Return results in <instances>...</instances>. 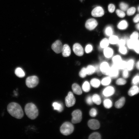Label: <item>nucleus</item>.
<instances>
[{"label": "nucleus", "mask_w": 139, "mask_h": 139, "mask_svg": "<svg viewBox=\"0 0 139 139\" xmlns=\"http://www.w3.org/2000/svg\"><path fill=\"white\" fill-rule=\"evenodd\" d=\"M15 73L17 76L19 77H23L25 75L24 72L20 67H18L15 69Z\"/></svg>", "instance_id": "393cba45"}, {"label": "nucleus", "mask_w": 139, "mask_h": 139, "mask_svg": "<svg viewBox=\"0 0 139 139\" xmlns=\"http://www.w3.org/2000/svg\"><path fill=\"white\" fill-rule=\"evenodd\" d=\"M63 47L62 44L59 40L55 41L51 46L52 49L57 54H59L62 52Z\"/></svg>", "instance_id": "6e6552de"}, {"label": "nucleus", "mask_w": 139, "mask_h": 139, "mask_svg": "<svg viewBox=\"0 0 139 139\" xmlns=\"http://www.w3.org/2000/svg\"><path fill=\"white\" fill-rule=\"evenodd\" d=\"M126 62H127L125 61L122 60L116 66L119 69L124 70L126 68Z\"/></svg>", "instance_id": "f704fd0d"}, {"label": "nucleus", "mask_w": 139, "mask_h": 139, "mask_svg": "<svg viewBox=\"0 0 139 139\" xmlns=\"http://www.w3.org/2000/svg\"><path fill=\"white\" fill-rule=\"evenodd\" d=\"M133 22L135 23H137L139 22V14H137L133 19Z\"/></svg>", "instance_id": "864d4df0"}, {"label": "nucleus", "mask_w": 139, "mask_h": 139, "mask_svg": "<svg viewBox=\"0 0 139 139\" xmlns=\"http://www.w3.org/2000/svg\"><path fill=\"white\" fill-rule=\"evenodd\" d=\"M113 50L111 48L107 47L104 49L103 54L107 58L111 57L113 54Z\"/></svg>", "instance_id": "6ab92c4d"}, {"label": "nucleus", "mask_w": 139, "mask_h": 139, "mask_svg": "<svg viewBox=\"0 0 139 139\" xmlns=\"http://www.w3.org/2000/svg\"><path fill=\"white\" fill-rule=\"evenodd\" d=\"M132 83L134 85L139 84V75H137L135 76L132 80Z\"/></svg>", "instance_id": "ea45409f"}, {"label": "nucleus", "mask_w": 139, "mask_h": 139, "mask_svg": "<svg viewBox=\"0 0 139 139\" xmlns=\"http://www.w3.org/2000/svg\"><path fill=\"white\" fill-rule=\"evenodd\" d=\"M89 139H100L101 136L100 134L98 132H94L91 134L89 136Z\"/></svg>", "instance_id": "c9c22d12"}, {"label": "nucleus", "mask_w": 139, "mask_h": 139, "mask_svg": "<svg viewBox=\"0 0 139 139\" xmlns=\"http://www.w3.org/2000/svg\"><path fill=\"white\" fill-rule=\"evenodd\" d=\"M110 67L108 63L104 62L101 63L100 69L102 73L106 75H108Z\"/></svg>", "instance_id": "9b49d317"}, {"label": "nucleus", "mask_w": 139, "mask_h": 139, "mask_svg": "<svg viewBox=\"0 0 139 139\" xmlns=\"http://www.w3.org/2000/svg\"><path fill=\"white\" fill-rule=\"evenodd\" d=\"M109 43L112 44H117L119 40V38L117 36L112 35L110 36L108 40Z\"/></svg>", "instance_id": "a878e982"}, {"label": "nucleus", "mask_w": 139, "mask_h": 139, "mask_svg": "<svg viewBox=\"0 0 139 139\" xmlns=\"http://www.w3.org/2000/svg\"><path fill=\"white\" fill-rule=\"evenodd\" d=\"M137 10H138V11L139 12V6L138 7Z\"/></svg>", "instance_id": "4d7b16f0"}, {"label": "nucleus", "mask_w": 139, "mask_h": 139, "mask_svg": "<svg viewBox=\"0 0 139 139\" xmlns=\"http://www.w3.org/2000/svg\"><path fill=\"white\" fill-rule=\"evenodd\" d=\"M122 60L121 56L118 55L114 56L112 58V61L114 65H117Z\"/></svg>", "instance_id": "c756f323"}, {"label": "nucleus", "mask_w": 139, "mask_h": 139, "mask_svg": "<svg viewBox=\"0 0 139 139\" xmlns=\"http://www.w3.org/2000/svg\"><path fill=\"white\" fill-rule=\"evenodd\" d=\"M139 42V40H133L130 39L127 42V45L128 48L131 49H133L136 45Z\"/></svg>", "instance_id": "f3484780"}, {"label": "nucleus", "mask_w": 139, "mask_h": 139, "mask_svg": "<svg viewBox=\"0 0 139 139\" xmlns=\"http://www.w3.org/2000/svg\"><path fill=\"white\" fill-rule=\"evenodd\" d=\"M134 63V61L133 59L129 60L126 62V68L128 71L132 70L133 68Z\"/></svg>", "instance_id": "5701e85b"}, {"label": "nucleus", "mask_w": 139, "mask_h": 139, "mask_svg": "<svg viewBox=\"0 0 139 139\" xmlns=\"http://www.w3.org/2000/svg\"><path fill=\"white\" fill-rule=\"evenodd\" d=\"M126 83V80L123 78L118 79L116 82V84L119 85H122L125 84Z\"/></svg>", "instance_id": "79ce46f5"}, {"label": "nucleus", "mask_w": 139, "mask_h": 139, "mask_svg": "<svg viewBox=\"0 0 139 139\" xmlns=\"http://www.w3.org/2000/svg\"><path fill=\"white\" fill-rule=\"evenodd\" d=\"M135 11L136 9L135 7H131L127 10V14L128 16L132 15L135 13Z\"/></svg>", "instance_id": "58836bf2"}, {"label": "nucleus", "mask_w": 139, "mask_h": 139, "mask_svg": "<svg viewBox=\"0 0 139 139\" xmlns=\"http://www.w3.org/2000/svg\"><path fill=\"white\" fill-rule=\"evenodd\" d=\"M136 66L137 68L139 70V60L136 63Z\"/></svg>", "instance_id": "5fc2aeb1"}, {"label": "nucleus", "mask_w": 139, "mask_h": 139, "mask_svg": "<svg viewBox=\"0 0 139 139\" xmlns=\"http://www.w3.org/2000/svg\"><path fill=\"white\" fill-rule=\"evenodd\" d=\"M116 12L117 15L120 18H124L125 15V13L124 11L121 10L117 9L116 10Z\"/></svg>", "instance_id": "37998d69"}, {"label": "nucleus", "mask_w": 139, "mask_h": 139, "mask_svg": "<svg viewBox=\"0 0 139 139\" xmlns=\"http://www.w3.org/2000/svg\"><path fill=\"white\" fill-rule=\"evenodd\" d=\"M24 110L27 116L31 119H35L38 115V110L36 105L33 103L27 104L25 107Z\"/></svg>", "instance_id": "f03ea898"}, {"label": "nucleus", "mask_w": 139, "mask_h": 139, "mask_svg": "<svg viewBox=\"0 0 139 139\" xmlns=\"http://www.w3.org/2000/svg\"><path fill=\"white\" fill-rule=\"evenodd\" d=\"M111 82V79L110 77H107L103 78L101 80V83L103 85L109 84Z\"/></svg>", "instance_id": "473e14b6"}, {"label": "nucleus", "mask_w": 139, "mask_h": 139, "mask_svg": "<svg viewBox=\"0 0 139 139\" xmlns=\"http://www.w3.org/2000/svg\"><path fill=\"white\" fill-rule=\"evenodd\" d=\"M139 92V88L136 85H134L131 87L128 92V95L133 96Z\"/></svg>", "instance_id": "dca6fc26"}, {"label": "nucleus", "mask_w": 139, "mask_h": 139, "mask_svg": "<svg viewBox=\"0 0 139 139\" xmlns=\"http://www.w3.org/2000/svg\"><path fill=\"white\" fill-rule=\"evenodd\" d=\"M136 28L138 30H139V23H137L135 26Z\"/></svg>", "instance_id": "6e6d98bb"}, {"label": "nucleus", "mask_w": 139, "mask_h": 139, "mask_svg": "<svg viewBox=\"0 0 139 139\" xmlns=\"http://www.w3.org/2000/svg\"><path fill=\"white\" fill-rule=\"evenodd\" d=\"M109 43V40L106 38H104L101 41L100 46L101 48L104 49L108 47Z\"/></svg>", "instance_id": "cd10ccee"}, {"label": "nucleus", "mask_w": 139, "mask_h": 139, "mask_svg": "<svg viewBox=\"0 0 139 139\" xmlns=\"http://www.w3.org/2000/svg\"><path fill=\"white\" fill-rule=\"evenodd\" d=\"M52 106L54 110H57L59 112H61L63 110V106L60 103L55 102L53 103Z\"/></svg>", "instance_id": "412c9836"}, {"label": "nucleus", "mask_w": 139, "mask_h": 139, "mask_svg": "<svg viewBox=\"0 0 139 139\" xmlns=\"http://www.w3.org/2000/svg\"><path fill=\"white\" fill-rule=\"evenodd\" d=\"M133 49L136 53L139 54V42L136 45Z\"/></svg>", "instance_id": "603ef678"}, {"label": "nucleus", "mask_w": 139, "mask_h": 139, "mask_svg": "<svg viewBox=\"0 0 139 139\" xmlns=\"http://www.w3.org/2000/svg\"><path fill=\"white\" fill-rule=\"evenodd\" d=\"M105 33L107 36H110L112 35L113 33L112 28L111 26H108L105 29Z\"/></svg>", "instance_id": "2f4dec72"}, {"label": "nucleus", "mask_w": 139, "mask_h": 139, "mask_svg": "<svg viewBox=\"0 0 139 139\" xmlns=\"http://www.w3.org/2000/svg\"><path fill=\"white\" fill-rule=\"evenodd\" d=\"M26 84L28 88H32L36 86L39 83V79L36 76L28 77L26 80Z\"/></svg>", "instance_id": "20e7f679"}, {"label": "nucleus", "mask_w": 139, "mask_h": 139, "mask_svg": "<svg viewBox=\"0 0 139 139\" xmlns=\"http://www.w3.org/2000/svg\"><path fill=\"white\" fill-rule=\"evenodd\" d=\"M75 102V99L73 93L69 92L65 98V103L66 106L70 107L73 106Z\"/></svg>", "instance_id": "423d86ee"}, {"label": "nucleus", "mask_w": 139, "mask_h": 139, "mask_svg": "<svg viewBox=\"0 0 139 139\" xmlns=\"http://www.w3.org/2000/svg\"><path fill=\"white\" fill-rule=\"evenodd\" d=\"M139 37L138 33L137 32L134 31L130 36V38L131 39L136 40L138 39Z\"/></svg>", "instance_id": "c03bdc74"}, {"label": "nucleus", "mask_w": 139, "mask_h": 139, "mask_svg": "<svg viewBox=\"0 0 139 139\" xmlns=\"http://www.w3.org/2000/svg\"><path fill=\"white\" fill-rule=\"evenodd\" d=\"M97 25L98 22L97 21L94 19L91 18L86 21L85 26L87 29L91 30L95 29Z\"/></svg>", "instance_id": "0eeeda50"}, {"label": "nucleus", "mask_w": 139, "mask_h": 139, "mask_svg": "<svg viewBox=\"0 0 139 139\" xmlns=\"http://www.w3.org/2000/svg\"><path fill=\"white\" fill-rule=\"evenodd\" d=\"M119 70L116 65L113 64L110 68L108 75L112 78H116L119 75Z\"/></svg>", "instance_id": "f8f14e48"}, {"label": "nucleus", "mask_w": 139, "mask_h": 139, "mask_svg": "<svg viewBox=\"0 0 139 139\" xmlns=\"http://www.w3.org/2000/svg\"><path fill=\"white\" fill-rule=\"evenodd\" d=\"M92 49L93 47L90 44H88L85 47V51L86 53H88L91 52Z\"/></svg>", "instance_id": "a18cd8bd"}, {"label": "nucleus", "mask_w": 139, "mask_h": 139, "mask_svg": "<svg viewBox=\"0 0 139 139\" xmlns=\"http://www.w3.org/2000/svg\"><path fill=\"white\" fill-rule=\"evenodd\" d=\"M119 50L120 53L123 55L126 54L127 52V48L124 46L119 47Z\"/></svg>", "instance_id": "a19ab883"}, {"label": "nucleus", "mask_w": 139, "mask_h": 139, "mask_svg": "<svg viewBox=\"0 0 139 139\" xmlns=\"http://www.w3.org/2000/svg\"><path fill=\"white\" fill-rule=\"evenodd\" d=\"M87 74L91 75L96 71L95 67L91 65H88L86 68Z\"/></svg>", "instance_id": "c85d7f7f"}, {"label": "nucleus", "mask_w": 139, "mask_h": 139, "mask_svg": "<svg viewBox=\"0 0 139 139\" xmlns=\"http://www.w3.org/2000/svg\"><path fill=\"white\" fill-rule=\"evenodd\" d=\"M90 116L92 117H94L96 116L97 112L95 109L93 108L90 110L89 112Z\"/></svg>", "instance_id": "de8ad7c7"}, {"label": "nucleus", "mask_w": 139, "mask_h": 139, "mask_svg": "<svg viewBox=\"0 0 139 139\" xmlns=\"http://www.w3.org/2000/svg\"><path fill=\"white\" fill-rule=\"evenodd\" d=\"M86 101L88 105H92L93 102L92 97L90 96L88 97L86 99Z\"/></svg>", "instance_id": "3c124183"}, {"label": "nucleus", "mask_w": 139, "mask_h": 139, "mask_svg": "<svg viewBox=\"0 0 139 139\" xmlns=\"http://www.w3.org/2000/svg\"><path fill=\"white\" fill-rule=\"evenodd\" d=\"M104 14V11L102 8L100 6H97L94 8L91 13L92 15L94 17H100Z\"/></svg>", "instance_id": "1a4fd4ad"}, {"label": "nucleus", "mask_w": 139, "mask_h": 139, "mask_svg": "<svg viewBox=\"0 0 139 139\" xmlns=\"http://www.w3.org/2000/svg\"><path fill=\"white\" fill-rule=\"evenodd\" d=\"M87 74L86 69L85 67L83 68L80 71L79 73L80 76L82 78H84L86 75Z\"/></svg>", "instance_id": "4c0bfd02"}, {"label": "nucleus", "mask_w": 139, "mask_h": 139, "mask_svg": "<svg viewBox=\"0 0 139 139\" xmlns=\"http://www.w3.org/2000/svg\"><path fill=\"white\" fill-rule=\"evenodd\" d=\"M73 49L74 53L77 56H81L83 55V49L80 44L78 43L75 44L73 46Z\"/></svg>", "instance_id": "9d476101"}, {"label": "nucleus", "mask_w": 139, "mask_h": 139, "mask_svg": "<svg viewBox=\"0 0 139 139\" xmlns=\"http://www.w3.org/2000/svg\"><path fill=\"white\" fill-rule=\"evenodd\" d=\"M103 104L105 107L107 108H110L112 106L111 101L109 99L105 100L103 101Z\"/></svg>", "instance_id": "72a5a7b5"}, {"label": "nucleus", "mask_w": 139, "mask_h": 139, "mask_svg": "<svg viewBox=\"0 0 139 139\" xmlns=\"http://www.w3.org/2000/svg\"><path fill=\"white\" fill-rule=\"evenodd\" d=\"M72 122L73 124L80 122L82 119V113L81 111L77 109L73 111L72 113Z\"/></svg>", "instance_id": "39448f33"}, {"label": "nucleus", "mask_w": 139, "mask_h": 139, "mask_svg": "<svg viewBox=\"0 0 139 139\" xmlns=\"http://www.w3.org/2000/svg\"><path fill=\"white\" fill-rule=\"evenodd\" d=\"M92 98L93 102L94 103L98 105L100 104L101 102V99L100 96L98 94H94Z\"/></svg>", "instance_id": "bb28decb"}, {"label": "nucleus", "mask_w": 139, "mask_h": 139, "mask_svg": "<svg viewBox=\"0 0 139 139\" xmlns=\"http://www.w3.org/2000/svg\"><path fill=\"white\" fill-rule=\"evenodd\" d=\"M126 43L125 40L121 39L119 40L117 44L119 47L125 46Z\"/></svg>", "instance_id": "8fccbe9b"}, {"label": "nucleus", "mask_w": 139, "mask_h": 139, "mask_svg": "<svg viewBox=\"0 0 139 139\" xmlns=\"http://www.w3.org/2000/svg\"><path fill=\"white\" fill-rule=\"evenodd\" d=\"M127 69H124L122 73V75L124 78H126L128 77L129 76V73Z\"/></svg>", "instance_id": "09e8293b"}, {"label": "nucleus", "mask_w": 139, "mask_h": 139, "mask_svg": "<svg viewBox=\"0 0 139 139\" xmlns=\"http://www.w3.org/2000/svg\"><path fill=\"white\" fill-rule=\"evenodd\" d=\"M82 89L85 92H88L90 91V87L88 81H86L84 82L82 86Z\"/></svg>", "instance_id": "7c9ffc66"}, {"label": "nucleus", "mask_w": 139, "mask_h": 139, "mask_svg": "<svg viewBox=\"0 0 139 139\" xmlns=\"http://www.w3.org/2000/svg\"><path fill=\"white\" fill-rule=\"evenodd\" d=\"M88 125L89 127L92 130L98 129L100 127L99 121L97 120L94 119L89 120L88 122Z\"/></svg>", "instance_id": "ddd939ff"}, {"label": "nucleus", "mask_w": 139, "mask_h": 139, "mask_svg": "<svg viewBox=\"0 0 139 139\" xmlns=\"http://www.w3.org/2000/svg\"><path fill=\"white\" fill-rule=\"evenodd\" d=\"M100 80L97 78H93L90 81V84L93 87L98 88L100 86Z\"/></svg>", "instance_id": "b1692460"}, {"label": "nucleus", "mask_w": 139, "mask_h": 139, "mask_svg": "<svg viewBox=\"0 0 139 139\" xmlns=\"http://www.w3.org/2000/svg\"><path fill=\"white\" fill-rule=\"evenodd\" d=\"M74 127L73 125L69 122H66L61 126L60 131L61 133L65 135L71 134L73 131Z\"/></svg>", "instance_id": "7ed1b4c3"}, {"label": "nucleus", "mask_w": 139, "mask_h": 139, "mask_svg": "<svg viewBox=\"0 0 139 139\" xmlns=\"http://www.w3.org/2000/svg\"><path fill=\"white\" fill-rule=\"evenodd\" d=\"M115 92L114 88L111 86L107 87L103 90V95L106 97H109L112 95Z\"/></svg>", "instance_id": "4468645a"}, {"label": "nucleus", "mask_w": 139, "mask_h": 139, "mask_svg": "<svg viewBox=\"0 0 139 139\" xmlns=\"http://www.w3.org/2000/svg\"><path fill=\"white\" fill-rule=\"evenodd\" d=\"M115 9V6L113 4H109L108 6V10L111 13L114 12Z\"/></svg>", "instance_id": "49530a36"}, {"label": "nucleus", "mask_w": 139, "mask_h": 139, "mask_svg": "<svg viewBox=\"0 0 139 139\" xmlns=\"http://www.w3.org/2000/svg\"><path fill=\"white\" fill-rule=\"evenodd\" d=\"M119 7L121 10L123 11H125L128 9V5L126 3L121 2L119 4Z\"/></svg>", "instance_id": "e433bc0d"}, {"label": "nucleus", "mask_w": 139, "mask_h": 139, "mask_svg": "<svg viewBox=\"0 0 139 139\" xmlns=\"http://www.w3.org/2000/svg\"><path fill=\"white\" fill-rule=\"evenodd\" d=\"M7 110L11 116L16 118L20 119L23 116L24 113L21 107L16 102L9 103L7 106Z\"/></svg>", "instance_id": "f257e3e1"}, {"label": "nucleus", "mask_w": 139, "mask_h": 139, "mask_svg": "<svg viewBox=\"0 0 139 139\" xmlns=\"http://www.w3.org/2000/svg\"><path fill=\"white\" fill-rule=\"evenodd\" d=\"M72 89L74 93L75 94L80 95L82 94V92L80 86L77 83H74L72 86Z\"/></svg>", "instance_id": "a211bd4d"}, {"label": "nucleus", "mask_w": 139, "mask_h": 139, "mask_svg": "<svg viewBox=\"0 0 139 139\" xmlns=\"http://www.w3.org/2000/svg\"><path fill=\"white\" fill-rule=\"evenodd\" d=\"M125 98L124 97H121L116 101L115 103V107L117 108H120L122 107L125 102Z\"/></svg>", "instance_id": "aec40b11"}, {"label": "nucleus", "mask_w": 139, "mask_h": 139, "mask_svg": "<svg viewBox=\"0 0 139 139\" xmlns=\"http://www.w3.org/2000/svg\"><path fill=\"white\" fill-rule=\"evenodd\" d=\"M128 26V24L125 20H123L120 22L117 25L118 28L120 30L126 29Z\"/></svg>", "instance_id": "4be33fe9"}, {"label": "nucleus", "mask_w": 139, "mask_h": 139, "mask_svg": "<svg viewBox=\"0 0 139 139\" xmlns=\"http://www.w3.org/2000/svg\"><path fill=\"white\" fill-rule=\"evenodd\" d=\"M62 52L63 57H67L69 56L71 54V50L69 46L66 44L63 46Z\"/></svg>", "instance_id": "2eb2a0df"}]
</instances>
